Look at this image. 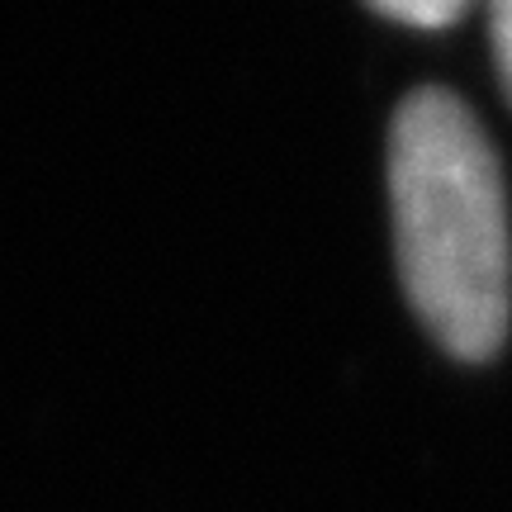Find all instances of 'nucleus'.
Masks as SVG:
<instances>
[{"instance_id": "1", "label": "nucleus", "mask_w": 512, "mask_h": 512, "mask_svg": "<svg viewBox=\"0 0 512 512\" xmlns=\"http://www.w3.org/2000/svg\"><path fill=\"white\" fill-rule=\"evenodd\" d=\"M389 200L399 275L418 318L460 361L494 356L512 318L508 209L494 147L456 95L427 86L399 105Z\"/></svg>"}, {"instance_id": "2", "label": "nucleus", "mask_w": 512, "mask_h": 512, "mask_svg": "<svg viewBox=\"0 0 512 512\" xmlns=\"http://www.w3.org/2000/svg\"><path fill=\"white\" fill-rule=\"evenodd\" d=\"M375 10H384V15L399 19V24H427V29L451 24V19L465 15L456 0H437V5H422V0H408V5H399V0H384V5H375Z\"/></svg>"}, {"instance_id": "3", "label": "nucleus", "mask_w": 512, "mask_h": 512, "mask_svg": "<svg viewBox=\"0 0 512 512\" xmlns=\"http://www.w3.org/2000/svg\"><path fill=\"white\" fill-rule=\"evenodd\" d=\"M494 57H498V72H503V86L512 95V0H503L494 10Z\"/></svg>"}]
</instances>
